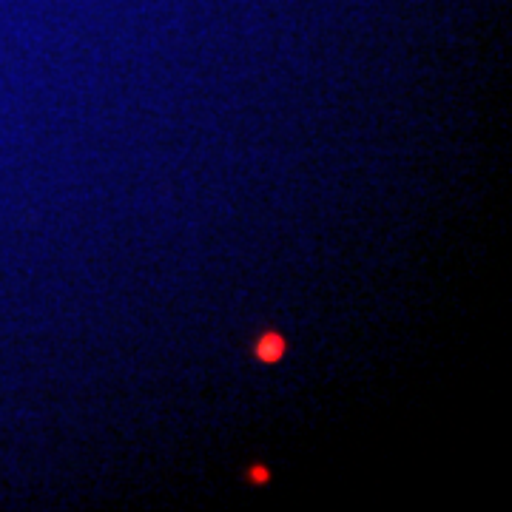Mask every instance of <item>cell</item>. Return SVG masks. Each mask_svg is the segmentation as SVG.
Instances as JSON below:
<instances>
[{
  "mask_svg": "<svg viewBox=\"0 0 512 512\" xmlns=\"http://www.w3.org/2000/svg\"><path fill=\"white\" fill-rule=\"evenodd\" d=\"M259 356L265 359V362H274L282 356V339L279 336H268L262 345H259Z\"/></svg>",
  "mask_w": 512,
  "mask_h": 512,
  "instance_id": "cell-1",
  "label": "cell"
},
{
  "mask_svg": "<svg viewBox=\"0 0 512 512\" xmlns=\"http://www.w3.org/2000/svg\"><path fill=\"white\" fill-rule=\"evenodd\" d=\"M256 481H265V470H254Z\"/></svg>",
  "mask_w": 512,
  "mask_h": 512,
  "instance_id": "cell-2",
  "label": "cell"
}]
</instances>
